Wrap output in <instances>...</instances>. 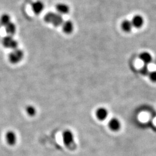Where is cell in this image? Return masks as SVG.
I'll return each instance as SVG.
<instances>
[{
  "instance_id": "cell-1",
  "label": "cell",
  "mask_w": 156,
  "mask_h": 156,
  "mask_svg": "<svg viewBox=\"0 0 156 156\" xmlns=\"http://www.w3.org/2000/svg\"><path fill=\"white\" fill-rule=\"evenodd\" d=\"M44 20L45 22L51 24L55 27H59L62 26V23L64 22L62 15L53 12H48L45 15Z\"/></svg>"
},
{
  "instance_id": "cell-2",
  "label": "cell",
  "mask_w": 156,
  "mask_h": 156,
  "mask_svg": "<svg viewBox=\"0 0 156 156\" xmlns=\"http://www.w3.org/2000/svg\"><path fill=\"white\" fill-rule=\"evenodd\" d=\"M62 140L65 146L69 149L75 148L74 136L73 133L69 130H66L62 134Z\"/></svg>"
},
{
  "instance_id": "cell-3",
  "label": "cell",
  "mask_w": 156,
  "mask_h": 156,
  "mask_svg": "<svg viewBox=\"0 0 156 156\" xmlns=\"http://www.w3.org/2000/svg\"><path fill=\"white\" fill-rule=\"evenodd\" d=\"M24 53L19 49H15L12 51L9 55V60L12 64H17L20 62L23 58Z\"/></svg>"
},
{
  "instance_id": "cell-4",
  "label": "cell",
  "mask_w": 156,
  "mask_h": 156,
  "mask_svg": "<svg viewBox=\"0 0 156 156\" xmlns=\"http://www.w3.org/2000/svg\"><path fill=\"white\" fill-rule=\"evenodd\" d=\"M2 45L6 48L11 49L13 50L17 49L18 43L12 37V36L8 35L2 39Z\"/></svg>"
},
{
  "instance_id": "cell-5",
  "label": "cell",
  "mask_w": 156,
  "mask_h": 156,
  "mask_svg": "<svg viewBox=\"0 0 156 156\" xmlns=\"http://www.w3.org/2000/svg\"><path fill=\"white\" fill-rule=\"evenodd\" d=\"M131 22L133 27L136 28H140L143 26L144 23V20L142 16L139 15H135L133 17Z\"/></svg>"
},
{
  "instance_id": "cell-6",
  "label": "cell",
  "mask_w": 156,
  "mask_h": 156,
  "mask_svg": "<svg viewBox=\"0 0 156 156\" xmlns=\"http://www.w3.org/2000/svg\"><path fill=\"white\" fill-rule=\"evenodd\" d=\"M32 9L35 15H39L44 9V4L40 1H37L33 3Z\"/></svg>"
},
{
  "instance_id": "cell-7",
  "label": "cell",
  "mask_w": 156,
  "mask_h": 156,
  "mask_svg": "<svg viewBox=\"0 0 156 156\" xmlns=\"http://www.w3.org/2000/svg\"><path fill=\"white\" fill-rule=\"evenodd\" d=\"M5 138L8 144L11 146H13L16 144V135L13 131H8L6 134Z\"/></svg>"
},
{
  "instance_id": "cell-8",
  "label": "cell",
  "mask_w": 156,
  "mask_h": 156,
  "mask_svg": "<svg viewBox=\"0 0 156 156\" xmlns=\"http://www.w3.org/2000/svg\"><path fill=\"white\" fill-rule=\"evenodd\" d=\"M62 30L65 33L69 34L73 33L74 26L72 21L67 20L66 22H64L62 23Z\"/></svg>"
},
{
  "instance_id": "cell-9",
  "label": "cell",
  "mask_w": 156,
  "mask_h": 156,
  "mask_svg": "<svg viewBox=\"0 0 156 156\" xmlns=\"http://www.w3.org/2000/svg\"><path fill=\"white\" fill-rule=\"evenodd\" d=\"M56 11L60 15H66L69 12V7L64 3H59L56 6Z\"/></svg>"
},
{
  "instance_id": "cell-10",
  "label": "cell",
  "mask_w": 156,
  "mask_h": 156,
  "mask_svg": "<svg viewBox=\"0 0 156 156\" xmlns=\"http://www.w3.org/2000/svg\"><path fill=\"white\" fill-rule=\"evenodd\" d=\"M139 58L142 62H144L145 65H147L150 64L152 61V57L151 56V54L146 51L142 52L140 55Z\"/></svg>"
},
{
  "instance_id": "cell-11",
  "label": "cell",
  "mask_w": 156,
  "mask_h": 156,
  "mask_svg": "<svg viewBox=\"0 0 156 156\" xmlns=\"http://www.w3.org/2000/svg\"><path fill=\"white\" fill-rule=\"evenodd\" d=\"M109 127L113 131H117L121 127L120 121L116 118H113L109 122Z\"/></svg>"
},
{
  "instance_id": "cell-12",
  "label": "cell",
  "mask_w": 156,
  "mask_h": 156,
  "mask_svg": "<svg viewBox=\"0 0 156 156\" xmlns=\"http://www.w3.org/2000/svg\"><path fill=\"white\" fill-rule=\"evenodd\" d=\"M108 115V112L105 108H98L96 111V116L98 119L100 120H104L106 119Z\"/></svg>"
},
{
  "instance_id": "cell-13",
  "label": "cell",
  "mask_w": 156,
  "mask_h": 156,
  "mask_svg": "<svg viewBox=\"0 0 156 156\" xmlns=\"http://www.w3.org/2000/svg\"><path fill=\"white\" fill-rule=\"evenodd\" d=\"M121 27L123 31L126 33H129L130 31H131L133 26L131 21L128 20H124L121 24Z\"/></svg>"
},
{
  "instance_id": "cell-14",
  "label": "cell",
  "mask_w": 156,
  "mask_h": 156,
  "mask_svg": "<svg viewBox=\"0 0 156 156\" xmlns=\"http://www.w3.org/2000/svg\"><path fill=\"white\" fill-rule=\"evenodd\" d=\"M5 31L8 35L12 36L16 33V25L12 22L9 23L5 26Z\"/></svg>"
},
{
  "instance_id": "cell-15",
  "label": "cell",
  "mask_w": 156,
  "mask_h": 156,
  "mask_svg": "<svg viewBox=\"0 0 156 156\" xmlns=\"http://www.w3.org/2000/svg\"><path fill=\"white\" fill-rule=\"evenodd\" d=\"M11 22V17L8 14H3L0 17V23L3 26L5 27L7 24Z\"/></svg>"
},
{
  "instance_id": "cell-16",
  "label": "cell",
  "mask_w": 156,
  "mask_h": 156,
  "mask_svg": "<svg viewBox=\"0 0 156 156\" xmlns=\"http://www.w3.org/2000/svg\"><path fill=\"white\" fill-rule=\"evenodd\" d=\"M26 112L29 116H33L36 113V109L33 106H28L26 108Z\"/></svg>"
},
{
  "instance_id": "cell-17",
  "label": "cell",
  "mask_w": 156,
  "mask_h": 156,
  "mask_svg": "<svg viewBox=\"0 0 156 156\" xmlns=\"http://www.w3.org/2000/svg\"><path fill=\"white\" fill-rule=\"evenodd\" d=\"M149 73H150V71L149 70V68L147 66V65H145L140 69V73L143 76H148Z\"/></svg>"
},
{
  "instance_id": "cell-18",
  "label": "cell",
  "mask_w": 156,
  "mask_h": 156,
  "mask_svg": "<svg viewBox=\"0 0 156 156\" xmlns=\"http://www.w3.org/2000/svg\"><path fill=\"white\" fill-rule=\"evenodd\" d=\"M149 78L151 82L156 83V71H151L149 73Z\"/></svg>"
}]
</instances>
